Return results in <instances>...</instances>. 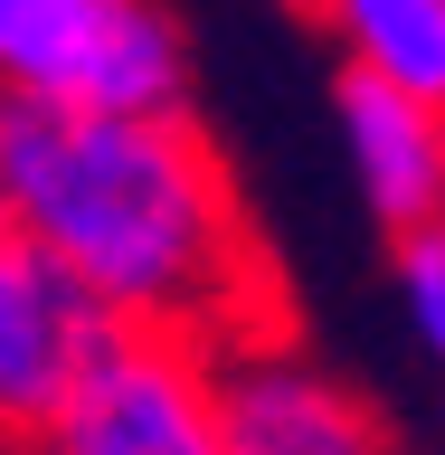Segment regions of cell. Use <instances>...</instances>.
Masks as SVG:
<instances>
[{"label":"cell","mask_w":445,"mask_h":455,"mask_svg":"<svg viewBox=\"0 0 445 455\" xmlns=\"http://www.w3.org/2000/svg\"><path fill=\"white\" fill-rule=\"evenodd\" d=\"M0 219L114 323H171L199 341L284 323L227 152L190 105L114 114L0 95Z\"/></svg>","instance_id":"cell-1"},{"label":"cell","mask_w":445,"mask_h":455,"mask_svg":"<svg viewBox=\"0 0 445 455\" xmlns=\"http://www.w3.org/2000/svg\"><path fill=\"white\" fill-rule=\"evenodd\" d=\"M199 57L162 0H0V95L162 114L190 105Z\"/></svg>","instance_id":"cell-2"},{"label":"cell","mask_w":445,"mask_h":455,"mask_svg":"<svg viewBox=\"0 0 445 455\" xmlns=\"http://www.w3.org/2000/svg\"><path fill=\"white\" fill-rule=\"evenodd\" d=\"M48 446L67 455H227L219 446V341L171 323H105L57 398Z\"/></svg>","instance_id":"cell-3"},{"label":"cell","mask_w":445,"mask_h":455,"mask_svg":"<svg viewBox=\"0 0 445 455\" xmlns=\"http://www.w3.org/2000/svg\"><path fill=\"white\" fill-rule=\"evenodd\" d=\"M219 446L227 455H379L389 418L341 370H322L284 323H266V332L219 341Z\"/></svg>","instance_id":"cell-4"},{"label":"cell","mask_w":445,"mask_h":455,"mask_svg":"<svg viewBox=\"0 0 445 455\" xmlns=\"http://www.w3.org/2000/svg\"><path fill=\"white\" fill-rule=\"evenodd\" d=\"M105 323L114 313L48 247L0 228V446H48L57 398H67L76 361L105 341Z\"/></svg>","instance_id":"cell-5"},{"label":"cell","mask_w":445,"mask_h":455,"mask_svg":"<svg viewBox=\"0 0 445 455\" xmlns=\"http://www.w3.org/2000/svg\"><path fill=\"white\" fill-rule=\"evenodd\" d=\"M332 124H341V162L361 180V209L379 228L445 219V105L436 95H408L389 76L341 67L332 76Z\"/></svg>","instance_id":"cell-6"},{"label":"cell","mask_w":445,"mask_h":455,"mask_svg":"<svg viewBox=\"0 0 445 455\" xmlns=\"http://www.w3.org/2000/svg\"><path fill=\"white\" fill-rule=\"evenodd\" d=\"M313 20L341 48V67L445 105V0H313Z\"/></svg>","instance_id":"cell-7"},{"label":"cell","mask_w":445,"mask_h":455,"mask_svg":"<svg viewBox=\"0 0 445 455\" xmlns=\"http://www.w3.org/2000/svg\"><path fill=\"white\" fill-rule=\"evenodd\" d=\"M389 275H398V313H408L417 351L445 361V219L389 228Z\"/></svg>","instance_id":"cell-8"},{"label":"cell","mask_w":445,"mask_h":455,"mask_svg":"<svg viewBox=\"0 0 445 455\" xmlns=\"http://www.w3.org/2000/svg\"><path fill=\"white\" fill-rule=\"evenodd\" d=\"M436 436H445V418H436Z\"/></svg>","instance_id":"cell-9"},{"label":"cell","mask_w":445,"mask_h":455,"mask_svg":"<svg viewBox=\"0 0 445 455\" xmlns=\"http://www.w3.org/2000/svg\"><path fill=\"white\" fill-rule=\"evenodd\" d=\"M0 228H10V219H0Z\"/></svg>","instance_id":"cell-10"}]
</instances>
